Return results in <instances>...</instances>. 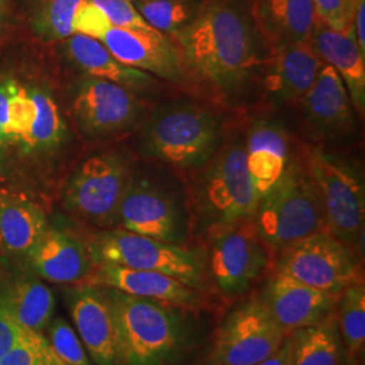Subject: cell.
<instances>
[{
	"instance_id": "obj_1",
	"label": "cell",
	"mask_w": 365,
	"mask_h": 365,
	"mask_svg": "<svg viewBox=\"0 0 365 365\" xmlns=\"http://www.w3.org/2000/svg\"><path fill=\"white\" fill-rule=\"evenodd\" d=\"M180 54L184 80L233 98L262 73L269 46L250 0H206L195 21L170 37Z\"/></svg>"
},
{
	"instance_id": "obj_2",
	"label": "cell",
	"mask_w": 365,
	"mask_h": 365,
	"mask_svg": "<svg viewBox=\"0 0 365 365\" xmlns=\"http://www.w3.org/2000/svg\"><path fill=\"white\" fill-rule=\"evenodd\" d=\"M110 304L119 365H179L194 345L185 310L101 287Z\"/></svg>"
},
{
	"instance_id": "obj_3",
	"label": "cell",
	"mask_w": 365,
	"mask_h": 365,
	"mask_svg": "<svg viewBox=\"0 0 365 365\" xmlns=\"http://www.w3.org/2000/svg\"><path fill=\"white\" fill-rule=\"evenodd\" d=\"M199 170L192 209L207 237L255 218L260 197L247 167L245 140L223 145Z\"/></svg>"
},
{
	"instance_id": "obj_4",
	"label": "cell",
	"mask_w": 365,
	"mask_h": 365,
	"mask_svg": "<svg viewBox=\"0 0 365 365\" xmlns=\"http://www.w3.org/2000/svg\"><path fill=\"white\" fill-rule=\"evenodd\" d=\"M253 221L272 256L329 232L321 196L306 165L291 161L283 178L259 200Z\"/></svg>"
},
{
	"instance_id": "obj_5",
	"label": "cell",
	"mask_w": 365,
	"mask_h": 365,
	"mask_svg": "<svg viewBox=\"0 0 365 365\" xmlns=\"http://www.w3.org/2000/svg\"><path fill=\"white\" fill-rule=\"evenodd\" d=\"M221 119L207 107L179 103L146 122L141 148L146 155L180 170L202 168L221 148Z\"/></svg>"
},
{
	"instance_id": "obj_6",
	"label": "cell",
	"mask_w": 365,
	"mask_h": 365,
	"mask_svg": "<svg viewBox=\"0 0 365 365\" xmlns=\"http://www.w3.org/2000/svg\"><path fill=\"white\" fill-rule=\"evenodd\" d=\"M93 265L113 264L131 269L170 274L203 291L207 282L206 262L199 252L125 229H103L84 241Z\"/></svg>"
},
{
	"instance_id": "obj_7",
	"label": "cell",
	"mask_w": 365,
	"mask_h": 365,
	"mask_svg": "<svg viewBox=\"0 0 365 365\" xmlns=\"http://www.w3.org/2000/svg\"><path fill=\"white\" fill-rule=\"evenodd\" d=\"M129 160L119 152L87 158L63 190V206L78 221L101 229L118 225V211L131 182Z\"/></svg>"
},
{
	"instance_id": "obj_8",
	"label": "cell",
	"mask_w": 365,
	"mask_h": 365,
	"mask_svg": "<svg viewBox=\"0 0 365 365\" xmlns=\"http://www.w3.org/2000/svg\"><path fill=\"white\" fill-rule=\"evenodd\" d=\"M306 167L322 200L327 230L360 253L365 221L364 180L349 163L314 148Z\"/></svg>"
},
{
	"instance_id": "obj_9",
	"label": "cell",
	"mask_w": 365,
	"mask_h": 365,
	"mask_svg": "<svg viewBox=\"0 0 365 365\" xmlns=\"http://www.w3.org/2000/svg\"><path fill=\"white\" fill-rule=\"evenodd\" d=\"M274 272L334 295L364 280L360 253L330 232L310 235L280 252Z\"/></svg>"
},
{
	"instance_id": "obj_10",
	"label": "cell",
	"mask_w": 365,
	"mask_h": 365,
	"mask_svg": "<svg viewBox=\"0 0 365 365\" xmlns=\"http://www.w3.org/2000/svg\"><path fill=\"white\" fill-rule=\"evenodd\" d=\"M271 262L272 255L250 220L211 237L206 274L221 295L238 298L264 276Z\"/></svg>"
},
{
	"instance_id": "obj_11",
	"label": "cell",
	"mask_w": 365,
	"mask_h": 365,
	"mask_svg": "<svg viewBox=\"0 0 365 365\" xmlns=\"http://www.w3.org/2000/svg\"><path fill=\"white\" fill-rule=\"evenodd\" d=\"M287 334L261 295L249 297L217 330L210 357L227 365H255L274 354Z\"/></svg>"
},
{
	"instance_id": "obj_12",
	"label": "cell",
	"mask_w": 365,
	"mask_h": 365,
	"mask_svg": "<svg viewBox=\"0 0 365 365\" xmlns=\"http://www.w3.org/2000/svg\"><path fill=\"white\" fill-rule=\"evenodd\" d=\"M72 114L88 135H107L126 130L143 114L137 93L103 78L86 75L72 95Z\"/></svg>"
},
{
	"instance_id": "obj_13",
	"label": "cell",
	"mask_w": 365,
	"mask_h": 365,
	"mask_svg": "<svg viewBox=\"0 0 365 365\" xmlns=\"http://www.w3.org/2000/svg\"><path fill=\"white\" fill-rule=\"evenodd\" d=\"M118 225L131 233L179 245H184L187 235V222L173 196L145 179H131L119 206Z\"/></svg>"
},
{
	"instance_id": "obj_14",
	"label": "cell",
	"mask_w": 365,
	"mask_h": 365,
	"mask_svg": "<svg viewBox=\"0 0 365 365\" xmlns=\"http://www.w3.org/2000/svg\"><path fill=\"white\" fill-rule=\"evenodd\" d=\"M84 283L98 287L114 288L128 295L156 300L185 312H197L203 309L206 303L200 289L191 287L170 274L131 269L113 264L95 265Z\"/></svg>"
},
{
	"instance_id": "obj_15",
	"label": "cell",
	"mask_w": 365,
	"mask_h": 365,
	"mask_svg": "<svg viewBox=\"0 0 365 365\" xmlns=\"http://www.w3.org/2000/svg\"><path fill=\"white\" fill-rule=\"evenodd\" d=\"M101 42L117 60L126 66L170 81L184 80V69L176 43L153 27L111 26Z\"/></svg>"
},
{
	"instance_id": "obj_16",
	"label": "cell",
	"mask_w": 365,
	"mask_h": 365,
	"mask_svg": "<svg viewBox=\"0 0 365 365\" xmlns=\"http://www.w3.org/2000/svg\"><path fill=\"white\" fill-rule=\"evenodd\" d=\"M261 297L287 336L302 327L325 321L336 312L339 299V295L310 287L277 272L269 277Z\"/></svg>"
},
{
	"instance_id": "obj_17",
	"label": "cell",
	"mask_w": 365,
	"mask_h": 365,
	"mask_svg": "<svg viewBox=\"0 0 365 365\" xmlns=\"http://www.w3.org/2000/svg\"><path fill=\"white\" fill-rule=\"evenodd\" d=\"M322 60L309 42L280 45L269 49L262 69V84L272 106L300 103L312 88Z\"/></svg>"
},
{
	"instance_id": "obj_18",
	"label": "cell",
	"mask_w": 365,
	"mask_h": 365,
	"mask_svg": "<svg viewBox=\"0 0 365 365\" xmlns=\"http://www.w3.org/2000/svg\"><path fill=\"white\" fill-rule=\"evenodd\" d=\"M25 261L37 277L56 284L84 283L95 267L81 238L51 226L25 256Z\"/></svg>"
},
{
	"instance_id": "obj_19",
	"label": "cell",
	"mask_w": 365,
	"mask_h": 365,
	"mask_svg": "<svg viewBox=\"0 0 365 365\" xmlns=\"http://www.w3.org/2000/svg\"><path fill=\"white\" fill-rule=\"evenodd\" d=\"M68 300L80 339L93 363L119 365L114 319L103 289L86 283L73 284Z\"/></svg>"
},
{
	"instance_id": "obj_20",
	"label": "cell",
	"mask_w": 365,
	"mask_h": 365,
	"mask_svg": "<svg viewBox=\"0 0 365 365\" xmlns=\"http://www.w3.org/2000/svg\"><path fill=\"white\" fill-rule=\"evenodd\" d=\"M307 42L317 56L339 73L349 92L353 108L363 115L365 111V56L360 52L354 39L353 27L339 31L317 19Z\"/></svg>"
},
{
	"instance_id": "obj_21",
	"label": "cell",
	"mask_w": 365,
	"mask_h": 365,
	"mask_svg": "<svg viewBox=\"0 0 365 365\" xmlns=\"http://www.w3.org/2000/svg\"><path fill=\"white\" fill-rule=\"evenodd\" d=\"M300 105L310 125L327 137H339L352 129L354 115L349 92L339 73L324 61Z\"/></svg>"
},
{
	"instance_id": "obj_22",
	"label": "cell",
	"mask_w": 365,
	"mask_h": 365,
	"mask_svg": "<svg viewBox=\"0 0 365 365\" xmlns=\"http://www.w3.org/2000/svg\"><path fill=\"white\" fill-rule=\"evenodd\" d=\"M245 156L250 179L261 199L283 178L294 160L287 131L269 120L255 122L245 137Z\"/></svg>"
},
{
	"instance_id": "obj_23",
	"label": "cell",
	"mask_w": 365,
	"mask_h": 365,
	"mask_svg": "<svg viewBox=\"0 0 365 365\" xmlns=\"http://www.w3.org/2000/svg\"><path fill=\"white\" fill-rule=\"evenodd\" d=\"M253 14L269 49L307 42L317 21L313 0H255Z\"/></svg>"
},
{
	"instance_id": "obj_24",
	"label": "cell",
	"mask_w": 365,
	"mask_h": 365,
	"mask_svg": "<svg viewBox=\"0 0 365 365\" xmlns=\"http://www.w3.org/2000/svg\"><path fill=\"white\" fill-rule=\"evenodd\" d=\"M63 46L71 61L86 75L103 78L134 92L145 91L155 83L150 73L120 63L98 39L76 33L63 41Z\"/></svg>"
},
{
	"instance_id": "obj_25",
	"label": "cell",
	"mask_w": 365,
	"mask_h": 365,
	"mask_svg": "<svg viewBox=\"0 0 365 365\" xmlns=\"http://www.w3.org/2000/svg\"><path fill=\"white\" fill-rule=\"evenodd\" d=\"M0 303L21 327L42 333L53 319L56 298L52 289L34 276H22L0 284Z\"/></svg>"
},
{
	"instance_id": "obj_26",
	"label": "cell",
	"mask_w": 365,
	"mask_h": 365,
	"mask_svg": "<svg viewBox=\"0 0 365 365\" xmlns=\"http://www.w3.org/2000/svg\"><path fill=\"white\" fill-rule=\"evenodd\" d=\"M43 210L25 199H0V245L9 255L24 257L48 229Z\"/></svg>"
},
{
	"instance_id": "obj_27",
	"label": "cell",
	"mask_w": 365,
	"mask_h": 365,
	"mask_svg": "<svg viewBox=\"0 0 365 365\" xmlns=\"http://www.w3.org/2000/svg\"><path fill=\"white\" fill-rule=\"evenodd\" d=\"M291 365H342L345 360L336 312L325 321L289 334Z\"/></svg>"
},
{
	"instance_id": "obj_28",
	"label": "cell",
	"mask_w": 365,
	"mask_h": 365,
	"mask_svg": "<svg viewBox=\"0 0 365 365\" xmlns=\"http://www.w3.org/2000/svg\"><path fill=\"white\" fill-rule=\"evenodd\" d=\"M336 319L346 363L364 365V280L353 283L339 294L336 304Z\"/></svg>"
},
{
	"instance_id": "obj_29",
	"label": "cell",
	"mask_w": 365,
	"mask_h": 365,
	"mask_svg": "<svg viewBox=\"0 0 365 365\" xmlns=\"http://www.w3.org/2000/svg\"><path fill=\"white\" fill-rule=\"evenodd\" d=\"M87 0H33L29 21L39 38L66 41L75 33V19Z\"/></svg>"
},
{
	"instance_id": "obj_30",
	"label": "cell",
	"mask_w": 365,
	"mask_h": 365,
	"mask_svg": "<svg viewBox=\"0 0 365 365\" xmlns=\"http://www.w3.org/2000/svg\"><path fill=\"white\" fill-rule=\"evenodd\" d=\"M134 4L149 26L173 37L195 21L206 0H140Z\"/></svg>"
},
{
	"instance_id": "obj_31",
	"label": "cell",
	"mask_w": 365,
	"mask_h": 365,
	"mask_svg": "<svg viewBox=\"0 0 365 365\" xmlns=\"http://www.w3.org/2000/svg\"><path fill=\"white\" fill-rule=\"evenodd\" d=\"M0 365H66L54 352L42 333L25 329L24 336L10 352L0 359Z\"/></svg>"
},
{
	"instance_id": "obj_32",
	"label": "cell",
	"mask_w": 365,
	"mask_h": 365,
	"mask_svg": "<svg viewBox=\"0 0 365 365\" xmlns=\"http://www.w3.org/2000/svg\"><path fill=\"white\" fill-rule=\"evenodd\" d=\"M46 339L66 365H92L81 339L64 318L57 317L51 321Z\"/></svg>"
},
{
	"instance_id": "obj_33",
	"label": "cell",
	"mask_w": 365,
	"mask_h": 365,
	"mask_svg": "<svg viewBox=\"0 0 365 365\" xmlns=\"http://www.w3.org/2000/svg\"><path fill=\"white\" fill-rule=\"evenodd\" d=\"M98 7L113 26L125 29H152L131 0H87Z\"/></svg>"
},
{
	"instance_id": "obj_34",
	"label": "cell",
	"mask_w": 365,
	"mask_h": 365,
	"mask_svg": "<svg viewBox=\"0 0 365 365\" xmlns=\"http://www.w3.org/2000/svg\"><path fill=\"white\" fill-rule=\"evenodd\" d=\"M318 21L339 31L352 27L353 10L348 0H313Z\"/></svg>"
},
{
	"instance_id": "obj_35",
	"label": "cell",
	"mask_w": 365,
	"mask_h": 365,
	"mask_svg": "<svg viewBox=\"0 0 365 365\" xmlns=\"http://www.w3.org/2000/svg\"><path fill=\"white\" fill-rule=\"evenodd\" d=\"M111 26L113 25L106 18L105 14L90 1H86L81 6L75 19V33L88 36L98 41H101V38L105 36L106 31Z\"/></svg>"
},
{
	"instance_id": "obj_36",
	"label": "cell",
	"mask_w": 365,
	"mask_h": 365,
	"mask_svg": "<svg viewBox=\"0 0 365 365\" xmlns=\"http://www.w3.org/2000/svg\"><path fill=\"white\" fill-rule=\"evenodd\" d=\"M25 327H21L13 315L0 303V359L6 356L24 336Z\"/></svg>"
},
{
	"instance_id": "obj_37",
	"label": "cell",
	"mask_w": 365,
	"mask_h": 365,
	"mask_svg": "<svg viewBox=\"0 0 365 365\" xmlns=\"http://www.w3.org/2000/svg\"><path fill=\"white\" fill-rule=\"evenodd\" d=\"M352 27L359 49L365 56V0H360L354 9Z\"/></svg>"
},
{
	"instance_id": "obj_38",
	"label": "cell",
	"mask_w": 365,
	"mask_h": 365,
	"mask_svg": "<svg viewBox=\"0 0 365 365\" xmlns=\"http://www.w3.org/2000/svg\"><path fill=\"white\" fill-rule=\"evenodd\" d=\"M255 365H291V339L286 337L282 346L269 357L264 359L260 363Z\"/></svg>"
},
{
	"instance_id": "obj_39",
	"label": "cell",
	"mask_w": 365,
	"mask_h": 365,
	"mask_svg": "<svg viewBox=\"0 0 365 365\" xmlns=\"http://www.w3.org/2000/svg\"><path fill=\"white\" fill-rule=\"evenodd\" d=\"M14 0H0V33L7 26L11 13H13Z\"/></svg>"
},
{
	"instance_id": "obj_40",
	"label": "cell",
	"mask_w": 365,
	"mask_h": 365,
	"mask_svg": "<svg viewBox=\"0 0 365 365\" xmlns=\"http://www.w3.org/2000/svg\"><path fill=\"white\" fill-rule=\"evenodd\" d=\"M203 365H227L225 364V363H222L220 360H217V359H212V357H209V360L205 363Z\"/></svg>"
},
{
	"instance_id": "obj_41",
	"label": "cell",
	"mask_w": 365,
	"mask_h": 365,
	"mask_svg": "<svg viewBox=\"0 0 365 365\" xmlns=\"http://www.w3.org/2000/svg\"><path fill=\"white\" fill-rule=\"evenodd\" d=\"M349 1V4H351V7H352L353 10L356 9V6H357V3L360 1V0H348Z\"/></svg>"
},
{
	"instance_id": "obj_42",
	"label": "cell",
	"mask_w": 365,
	"mask_h": 365,
	"mask_svg": "<svg viewBox=\"0 0 365 365\" xmlns=\"http://www.w3.org/2000/svg\"><path fill=\"white\" fill-rule=\"evenodd\" d=\"M131 1H134V3H135V1H140V0H131Z\"/></svg>"
}]
</instances>
